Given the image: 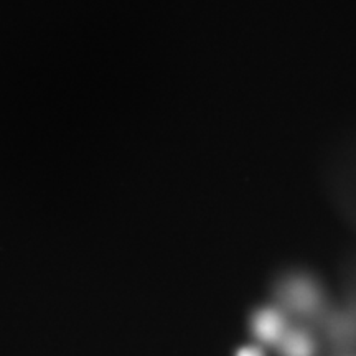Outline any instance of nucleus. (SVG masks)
Masks as SVG:
<instances>
[{"label":"nucleus","mask_w":356,"mask_h":356,"mask_svg":"<svg viewBox=\"0 0 356 356\" xmlns=\"http://www.w3.org/2000/svg\"><path fill=\"white\" fill-rule=\"evenodd\" d=\"M252 328L254 333L266 343H275L279 341L286 330V322H284L282 315L277 314L275 310H262L252 320Z\"/></svg>","instance_id":"obj_1"},{"label":"nucleus","mask_w":356,"mask_h":356,"mask_svg":"<svg viewBox=\"0 0 356 356\" xmlns=\"http://www.w3.org/2000/svg\"><path fill=\"white\" fill-rule=\"evenodd\" d=\"M284 356H314V343L305 333L292 332L282 341Z\"/></svg>","instance_id":"obj_2"},{"label":"nucleus","mask_w":356,"mask_h":356,"mask_svg":"<svg viewBox=\"0 0 356 356\" xmlns=\"http://www.w3.org/2000/svg\"><path fill=\"white\" fill-rule=\"evenodd\" d=\"M236 356H264L262 355V351L259 348H256V346H244L238 351V355Z\"/></svg>","instance_id":"obj_3"}]
</instances>
